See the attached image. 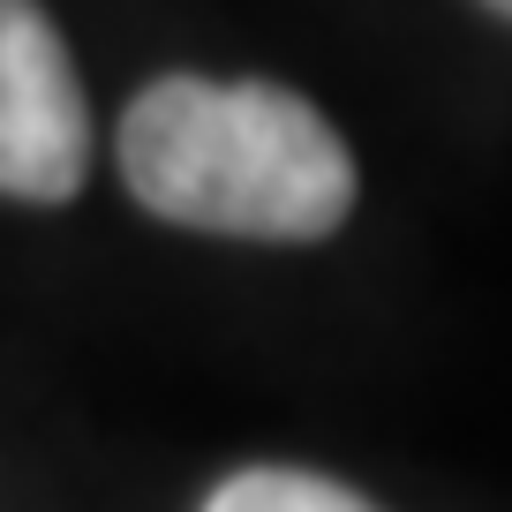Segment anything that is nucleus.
I'll use <instances>...</instances> for the list:
<instances>
[{"mask_svg":"<svg viewBox=\"0 0 512 512\" xmlns=\"http://www.w3.org/2000/svg\"><path fill=\"white\" fill-rule=\"evenodd\" d=\"M121 181L166 226L226 241H324L354 211L339 128L287 83L159 76L121 113Z\"/></svg>","mask_w":512,"mask_h":512,"instance_id":"1","label":"nucleus"},{"mask_svg":"<svg viewBox=\"0 0 512 512\" xmlns=\"http://www.w3.org/2000/svg\"><path fill=\"white\" fill-rule=\"evenodd\" d=\"M91 174V106L38 0H0V196L68 204Z\"/></svg>","mask_w":512,"mask_h":512,"instance_id":"2","label":"nucleus"},{"mask_svg":"<svg viewBox=\"0 0 512 512\" xmlns=\"http://www.w3.org/2000/svg\"><path fill=\"white\" fill-rule=\"evenodd\" d=\"M204 512H377V505L332 475H309V467H241L204 497Z\"/></svg>","mask_w":512,"mask_h":512,"instance_id":"3","label":"nucleus"},{"mask_svg":"<svg viewBox=\"0 0 512 512\" xmlns=\"http://www.w3.org/2000/svg\"><path fill=\"white\" fill-rule=\"evenodd\" d=\"M482 8H497V16H505V23H512V0H482Z\"/></svg>","mask_w":512,"mask_h":512,"instance_id":"4","label":"nucleus"}]
</instances>
